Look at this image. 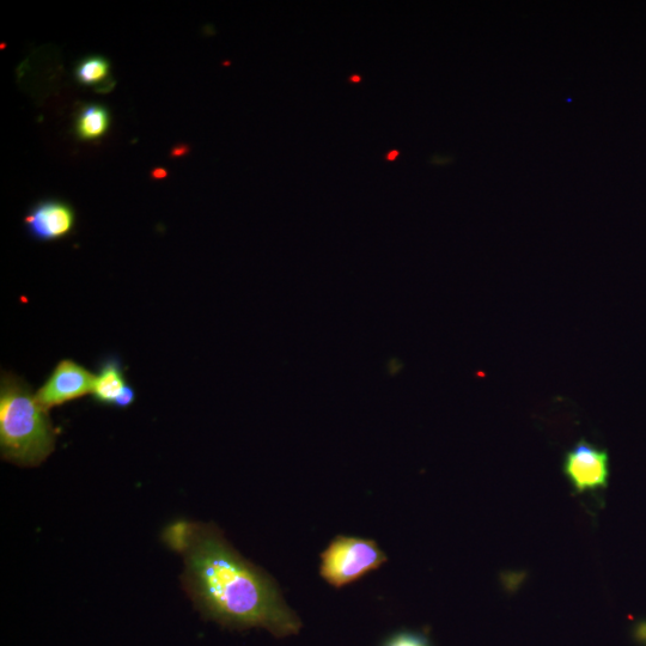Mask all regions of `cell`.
Instances as JSON below:
<instances>
[{
    "label": "cell",
    "mask_w": 646,
    "mask_h": 646,
    "mask_svg": "<svg viewBox=\"0 0 646 646\" xmlns=\"http://www.w3.org/2000/svg\"><path fill=\"white\" fill-rule=\"evenodd\" d=\"M163 539L184 557L182 582L206 619L236 630L262 627L278 638L302 629L276 581L243 558L216 526L179 521L164 530Z\"/></svg>",
    "instance_id": "obj_1"
},
{
    "label": "cell",
    "mask_w": 646,
    "mask_h": 646,
    "mask_svg": "<svg viewBox=\"0 0 646 646\" xmlns=\"http://www.w3.org/2000/svg\"><path fill=\"white\" fill-rule=\"evenodd\" d=\"M56 432L47 411L27 383L10 373L0 385V449L3 459L18 466L35 467L50 456Z\"/></svg>",
    "instance_id": "obj_2"
},
{
    "label": "cell",
    "mask_w": 646,
    "mask_h": 646,
    "mask_svg": "<svg viewBox=\"0 0 646 646\" xmlns=\"http://www.w3.org/2000/svg\"><path fill=\"white\" fill-rule=\"evenodd\" d=\"M320 558V576L335 589L362 580L388 562L375 540L347 535L335 536Z\"/></svg>",
    "instance_id": "obj_3"
},
{
    "label": "cell",
    "mask_w": 646,
    "mask_h": 646,
    "mask_svg": "<svg viewBox=\"0 0 646 646\" xmlns=\"http://www.w3.org/2000/svg\"><path fill=\"white\" fill-rule=\"evenodd\" d=\"M563 473L578 495L606 489L611 475L608 452L588 441H578L564 455Z\"/></svg>",
    "instance_id": "obj_4"
},
{
    "label": "cell",
    "mask_w": 646,
    "mask_h": 646,
    "mask_svg": "<svg viewBox=\"0 0 646 646\" xmlns=\"http://www.w3.org/2000/svg\"><path fill=\"white\" fill-rule=\"evenodd\" d=\"M95 374L72 359H63L36 392V400L48 412L51 408L93 393Z\"/></svg>",
    "instance_id": "obj_5"
},
{
    "label": "cell",
    "mask_w": 646,
    "mask_h": 646,
    "mask_svg": "<svg viewBox=\"0 0 646 646\" xmlns=\"http://www.w3.org/2000/svg\"><path fill=\"white\" fill-rule=\"evenodd\" d=\"M28 234L36 241L52 242L72 234L76 213L60 200H44L34 205L24 218Z\"/></svg>",
    "instance_id": "obj_6"
},
{
    "label": "cell",
    "mask_w": 646,
    "mask_h": 646,
    "mask_svg": "<svg viewBox=\"0 0 646 646\" xmlns=\"http://www.w3.org/2000/svg\"><path fill=\"white\" fill-rule=\"evenodd\" d=\"M125 370L118 357L108 356L102 359L95 374L93 400L99 405L114 406L121 392L127 385Z\"/></svg>",
    "instance_id": "obj_7"
},
{
    "label": "cell",
    "mask_w": 646,
    "mask_h": 646,
    "mask_svg": "<svg viewBox=\"0 0 646 646\" xmlns=\"http://www.w3.org/2000/svg\"><path fill=\"white\" fill-rule=\"evenodd\" d=\"M111 124L106 107L89 105L79 113L76 121L77 136L83 140H96L105 136Z\"/></svg>",
    "instance_id": "obj_8"
},
{
    "label": "cell",
    "mask_w": 646,
    "mask_h": 646,
    "mask_svg": "<svg viewBox=\"0 0 646 646\" xmlns=\"http://www.w3.org/2000/svg\"><path fill=\"white\" fill-rule=\"evenodd\" d=\"M109 73H111V64L108 60L94 56L85 58L78 64L76 78L83 85H101L106 83Z\"/></svg>",
    "instance_id": "obj_9"
},
{
    "label": "cell",
    "mask_w": 646,
    "mask_h": 646,
    "mask_svg": "<svg viewBox=\"0 0 646 646\" xmlns=\"http://www.w3.org/2000/svg\"><path fill=\"white\" fill-rule=\"evenodd\" d=\"M382 646H431L429 639L417 632H398L390 636Z\"/></svg>",
    "instance_id": "obj_10"
},
{
    "label": "cell",
    "mask_w": 646,
    "mask_h": 646,
    "mask_svg": "<svg viewBox=\"0 0 646 646\" xmlns=\"http://www.w3.org/2000/svg\"><path fill=\"white\" fill-rule=\"evenodd\" d=\"M136 396V390H134L130 383H127L123 392H121L119 398L115 401L114 407L125 410V408H129L133 405V402L136 401Z\"/></svg>",
    "instance_id": "obj_11"
},
{
    "label": "cell",
    "mask_w": 646,
    "mask_h": 646,
    "mask_svg": "<svg viewBox=\"0 0 646 646\" xmlns=\"http://www.w3.org/2000/svg\"><path fill=\"white\" fill-rule=\"evenodd\" d=\"M636 638L639 642L646 645V623H641L637 626Z\"/></svg>",
    "instance_id": "obj_12"
},
{
    "label": "cell",
    "mask_w": 646,
    "mask_h": 646,
    "mask_svg": "<svg viewBox=\"0 0 646 646\" xmlns=\"http://www.w3.org/2000/svg\"><path fill=\"white\" fill-rule=\"evenodd\" d=\"M167 175L168 173L163 168H157L152 172V178L155 179H164Z\"/></svg>",
    "instance_id": "obj_13"
},
{
    "label": "cell",
    "mask_w": 646,
    "mask_h": 646,
    "mask_svg": "<svg viewBox=\"0 0 646 646\" xmlns=\"http://www.w3.org/2000/svg\"><path fill=\"white\" fill-rule=\"evenodd\" d=\"M186 151H187L186 146H184V148H176L174 150V156H181L182 154H185Z\"/></svg>",
    "instance_id": "obj_14"
},
{
    "label": "cell",
    "mask_w": 646,
    "mask_h": 646,
    "mask_svg": "<svg viewBox=\"0 0 646 646\" xmlns=\"http://www.w3.org/2000/svg\"><path fill=\"white\" fill-rule=\"evenodd\" d=\"M399 155L398 151H393L392 154L388 155V160H395V157Z\"/></svg>",
    "instance_id": "obj_15"
},
{
    "label": "cell",
    "mask_w": 646,
    "mask_h": 646,
    "mask_svg": "<svg viewBox=\"0 0 646 646\" xmlns=\"http://www.w3.org/2000/svg\"><path fill=\"white\" fill-rule=\"evenodd\" d=\"M352 81H355L356 83L361 81V77H353Z\"/></svg>",
    "instance_id": "obj_16"
}]
</instances>
